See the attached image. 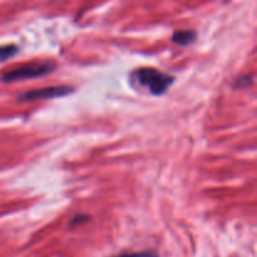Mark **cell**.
Listing matches in <instances>:
<instances>
[{"label": "cell", "instance_id": "1", "mask_svg": "<svg viewBox=\"0 0 257 257\" xmlns=\"http://www.w3.org/2000/svg\"><path fill=\"white\" fill-rule=\"evenodd\" d=\"M132 79L153 95H162L175 83V77L155 68H141L132 73Z\"/></svg>", "mask_w": 257, "mask_h": 257}, {"label": "cell", "instance_id": "2", "mask_svg": "<svg viewBox=\"0 0 257 257\" xmlns=\"http://www.w3.org/2000/svg\"><path fill=\"white\" fill-rule=\"evenodd\" d=\"M55 67H57V64H55V62H52V60H47V62H30L8 72L7 74L3 75L2 79L3 82L10 83L17 82V80L43 77V75L50 74L52 72H54Z\"/></svg>", "mask_w": 257, "mask_h": 257}, {"label": "cell", "instance_id": "3", "mask_svg": "<svg viewBox=\"0 0 257 257\" xmlns=\"http://www.w3.org/2000/svg\"><path fill=\"white\" fill-rule=\"evenodd\" d=\"M74 92V88L69 85H54V87L42 88V89H34L30 92L23 93L18 99L20 102H32V100H45L53 99V98L65 97L68 94H72Z\"/></svg>", "mask_w": 257, "mask_h": 257}, {"label": "cell", "instance_id": "4", "mask_svg": "<svg viewBox=\"0 0 257 257\" xmlns=\"http://www.w3.org/2000/svg\"><path fill=\"white\" fill-rule=\"evenodd\" d=\"M197 34L193 30H176L172 35V42L181 47H187L195 43Z\"/></svg>", "mask_w": 257, "mask_h": 257}, {"label": "cell", "instance_id": "5", "mask_svg": "<svg viewBox=\"0 0 257 257\" xmlns=\"http://www.w3.org/2000/svg\"><path fill=\"white\" fill-rule=\"evenodd\" d=\"M18 52H19V48H18L17 45H2V47H0V62L9 59V58H13L15 54H18Z\"/></svg>", "mask_w": 257, "mask_h": 257}, {"label": "cell", "instance_id": "6", "mask_svg": "<svg viewBox=\"0 0 257 257\" xmlns=\"http://www.w3.org/2000/svg\"><path fill=\"white\" fill-rule=\"evenodd\" d=\"M253 83L252 77L250 75H241V77H237L233 82V88H237V89H245V88L251 87Z\"/></svg>", "mask_w": 257, "mask_h": 257}, {"label": "cell", "instance_id": "7", "mask_svg": "<svg viewBox=\"0 0 257 257\" xmlns=\"http://www.w3.org/2000/svg\"><path fill=\"white\" fill-rule=\"evenodd\" d=\"M114 257H160L158 256V253L156 252H133V253H123V255H118V256H114Z\"/></svg>", "mask_w": 257, "mask_h": 257}, {"label": "cell", "instance_id": "8", "mask_svg": "<svg viewBox=\"0 0 257 257\" xmlns=\"http://www.w3.org/2000/svg\"><path fill=\"white\" fill-rule=\"evenodd\" d=\"M87 220H89V217L85 215H78L75 216V217L72 218V226H79L80 223H85L87 222Z\"/></svg>", "mask_w": 257, "mask_h": 257}]
</instances>
